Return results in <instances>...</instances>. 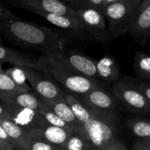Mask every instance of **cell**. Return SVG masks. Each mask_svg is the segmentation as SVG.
Here are the masks:
<instances>
[{"label":"cell","instance_id":"18","mask_svg":"<svg viewBox=\"0 0 150 150\" xmlns=\"http://www.w3.org/2000/svg\"><path fill=\"white\" fill-rule=\"evenodd\" d=\"M42 99L43 103L50 110H52L57 116H59L62 119H64L69 125L75 127L78 131H80L81 124L76 118V117H75L71 106L69 105V103H67L64 97L61 99H57V100H47L43 98Z\"/></svg>","mask_w":150,"mask_h":150},{"label":"cell","instance_id":"26","mask_svg":"<svg viewBox=\"0 0 150 150\" xmlns=\"http://www.w3.org/2000/svg\"><path fill=\"white\" fill-rule=\"evenodd\" d=\"M6 72L7 74H9L10 76L20 85L21 86H24L26 88H32L30 87V85H28L26 83V76H25V73H24V71H23V68L21 66H15L13 68H11V69H7L6 70Z\"/></svg>","mask_w":150,"mask_h":150},{"label":"cell","instance_id":"36","mask_svg":"<svg viewBox=\"0 0 150 150\" xmlns=\"http://www.w3.org/2000/svg\"><path fill=\"white\" fill-rule=\"evenodd\" d=\"M149 4H150V0H144V1L140 4V6H139V9H141V8H143L144 6H146L149 5Z\"/></svg>","mask_w":150,"mask_h":150},{"label":"cell","instance_id":"12","mask_svg":"<svg viewBox=\"0 0 150 150\" xmlns=\"http://www.w3.org/2000/svg\"><path fill=\"white\" fill-rule=\"evenodd\" d=\"M80 99L89 108L103 112L116 113V101L114 97L101 86L80 96Z\"/></svg>","mask_w":150,"mask_h":150},{"label":"cell","instance_id":"10","mask_svg":"<svg viewBox=\"0 0 150 150\" xmlns=\"http://www.w3.org/2000/svg\"><path fill=\"white\" fill-rule=\"evenodd\" d=\"M23 9L36 13L66 14L76 16V11L64 0H14Z\"/></svg>","mask_w":150,"mask_h":150},{"label":"cell","instance_id":"30","mask_svg":"<svg viewBox=\"0 0 150 150\" xmlns=\"http://www.w3.org/2000/svg\"><path fill=\"white\" fill-rule=\"evenodd\" d=\"M139 89L142 91V93L145 95V96L147 98V100L150 102V82L147 81H142L138 84Z\"/></svg>","mask_w":150,"mask_h":150},{"label":"cell","instance_id":"28","mask_svg":"<svg viewBox=\"0 0 150 150\" xmlns=\"http://www.w3.org/2000/svg\"><path fill=\"white\" fill-rule=\"evenodd\" d=\"M132 150H150V142L144 139H137L132 146Z\"/></svg>","mask_w":150,"mask_h":150},{"label":"cell","instance_id":"29","mask_svg":"<svg viewBox=\"0 0 150 150\" xmlns=\"http://www.w3.org/2000/svg\"><path fill=\"white\" fill-rule=\"evenodd\" d=\"M104 150H128L126 146L118 139L110 143Z\"/></svg>","mask_w":150,"mask_h":150},{"label":"cell","instance_id":"9","mask_svg":"<svg viewBox=\"0 0 150 150\" xmlns=\"http://www.w3.org/2000/svg\"><path fill=\"white\" fill-rule=\"evenodd\" d=\"M76 16L81 21L92 40H103L109 38L107 21L99 8L75 9Z\"/></svg>","mask_w":150,"mask_h":150},{"label":"cell","instance_id":"31","mask_svg":"<svg viewBox=\"0 0 150 150\" xmlns=\"http://www.w3.org/2000/svg\"><path fill=\"white\" fill-rule=\"evenodd\" d=\"M13 18H16L13 13L9 11L7 8H6L4 6H2L0 4V19L1 20H7V19H13Z\"/></svg>","mask_w":150,"mask_h":150},{"label":"cell","instance_id":"20","mask_svg":"<svg viewBox=\"0 0 150 150\" xmlns=\"http://www.w3.org/2000/svg\"><path fill=\"white\" fill-rule=\"evenodd\" d=\"M28 90L32 89L18 84L9 74L6 72V71H0V100H3L8 96L15 93Z\"/></svg>","mask_w":150,"mask_h":150},{"label":"cell","instance_id":"37","mask_svg":"<svg viewBox=\"0 0 150 150\" xmlns=\"http://www.w3.org/2000/svg\"><path fill=\"white\" fill-rule=\"evenodd\" d=\"M132 1H133V2H135V3H137V4H139L140 6V4L144 1V0H132Z\"/></svg>","mask_w":150,"mask_h":150},{"label":"cell","instance_id":"25","mask_svg":"<svg viewBox=\"0 0 150 150\" xmlns=\"http://www.w3.org/2000/svg\"><path fill=\"white\" fill-rule=\"evenodd\" d=\"M74 9L99 8L103 7V0H64Z\"/></svg>","mask_w":150,"mask_h":150},{"label":"cell","instance_id":"38","mask_svg":"<svg viewBox=\"0 0 150 150\" xmlns=\"http://www.w3.org/2000/svg\"><path fill=\"white\" fill-rule=\"evenodd\" d=\"M4 71V70H3V68H2V62L0 61V71Z\"/></svg>","mask_w":150,"mask_h":150},{"label":"cell","instance_id":"21","mask_svg":"<svg viewBox=\"0 0 150 150\" xmlns=\"http://www.w3.org/2000/svg\"><path fill=\"white\" fill-rule=\"evenodd\" d=\"M127 126L139 139L150 140V120L132 117L127 120Z\"/></svg>","mask_w":150,"mask_h":150},{"label":"cell","instance_id":"14","mask_svg":"<svg viewBox=\"0 0 150 150\" xmlns=\"http://www.w3.org/2000/svg\"><path fill=\"white\" fill-rule=\"evenodd\" d=\"M0 123L6 130L12 145L16 150H28L33 139L29 130L20 126L12 120L0 119Z\"/></svg>","mask_w":150,"mask_h":150},{"label":"cell","instance_id":"5","mask_svg":"<svg viewBox=\"0 0 150 150\" xmlns=\"http://www.w3.org/2000/svg\"><path fill=\"white\" fill-rule=\"evenodd\" d=\"M112 91L115 98L130 110L143 114L150 113V102L133 81L120 79L114 83Z\"/></svg>","mask_w":150,"mask_h":150},{"label":"cell","instance_id":"15","mask_svg":"<svg viewBox=\"0 0 150 150\" xmlns=\"http://www.w3.org/2000/svg\"><path fill=\"white\" fill-rule=\"evenodd\" d=\"M96 72L99 81L115 83L120 80V67L116 59L108 53L96 60Z\"/></svg>","mask_w":150,"mask_h":150},{"label":"cell","instance_id":"6","mask_svg":"<svg viewBox=\"0 0 150 150\" xmlns=\"http://www.w3.org/2000/svg\"><path fill=\"white\" fill-rule=\"evenodd\" d=\"M22 68L27 81L40 97L47 100H57L64 97V91L43 71L35 67Z\"/></svg>","mask_w":150,"mask_h":150},{"label":"cell","instance_id":"16","mask_svg":"<svg viewBox=\"0 0 150 150\" xmlns=\"http://www.w3.org/2000/svg\"><path fill=\"white\" fill-rule=\"evenodd\" d=\"M129 33L140 41L150 37V4L139 9Z\"/></svg>","mask_w":150,"mask_h":150},{"label":"cell","instance_id":"24","mask_svg":"<svg viewBox=\"0 0 150 150\" xmlns=\"http://www.w3.org/2000/svg\"><path fill=\"white\" fill-rule=\"evenodd\" d=\"M39 112L42 114V116L43 117V118L45 119V121L49 125L58 126V127H62V128H65V129L71 130V131H77V132H79L76 128L73 127L71 125H69L67 122H65L64 119H62L59 116H57L52 110H50L43 103L42 99V106H41V108L39 110Z\"/></svg>","mask_w":150,"mask_h":150},{"label":"cell","instance_id":"34","mask_svg":"<svg viewBox=\"0 0 150 150\" xmlns=\"http://www.w3.org/2000/svg\"><path fill=\"white\" fill-rule=\"evenodd\" d=\"M0 150H16L12 145L0 138Z\"/></svg>","mask_w":150,"mask_h":150},{"label":"cell","instance_id":"2","mask_svg":"<svg viewBox=\"0 0 150 150\" xmlns=\"http://www.w3.org/2000/svg\"><path fill=\"white\" fill-rule=\"evenodd\" d=\"M36 68L43 71L55 82L60 84L65 91L79 96L101 86L99 81L90 79L69 69L64 64L48 55L43 54L37 58Z\"/></svg>","mask_w":150,"mask_h":150},{"label":"cell","instance_id":"40","mask_svg":"<svg viewBox=\"0 0 150 150\" xmlns=\"http://www.w3.org/2000/svg\"><path fill=\"white\" fill-rule=\"evenodd\" d=\"M147 141H149V142H150V140H147Z\"/></svg>","mask_w":150,"mask_h":150},{"label":"cell","instance_id":"23","mask_svg":"<svg viewBox=\"0 0 150 150\" xmlns=\"http://www.w3.org/2000/svg\"><path fill=\"white\" fill-rule=\"evenodd\" d=\"M63 147L65 150H96L93 144L79 132H72Z\"/></svg>","mask_w":150,"mask_h":150},{"label":"cell","instance_id":"32","mask_svg":"<svg viewBox=\"0 0 150 150\" xmlns=\"http://www.w3.org/2000/svg\"><path fill=\"white\" fill-rule=\"evenodd\" d=\"M0 138L2 139H4L5 141H6L7 143H9L10 145H12V140L6 132V130L5 129V127L2 125V124L0 123ZM13 146V145H12Z\"/></svg>","mask_w":150,"mask_h":150},{"label":"cell","instance_id":"17","mask_svg":"<svg viewBox=\"0 0 150 150\" xmlns=\"http://www.w3.org/2000/svg\"><path fill=\"white\" fill-rule=\"evenodd\" d=\"M0 61L2 63L11 64L14 66L35 68L37 63V59H34L33 57L6 46H2L1 43H0Z\"/></svg>","mask_w":150,"mask_h":150},{"label":"cell","instance_id":"13","mask_svg":"<svg viewBox=\"0 0 150 150\" xmlns=\"http://www.w3.org/2000/svg\"><path fill=\"white\" fill-rule=\"evenodd\" d=\"M74 132L77 131H71L49 124H45L36 129L30 131L32 139L44 140L61 146L65 144L69 136Z\"/></svg>","mask_w":150,"mask_h":150},{"label":"cell","instance_id":"7","mask_svg":"<svg viewBox=\"0 0 150 150\" xmlns=\"http://www.w3.org/2000/svg\"><path fill=\"white\" fill-rule=\"evenodd\" d=\"M50 56L69 69L76 71L84 76H87L93 80H97V72H96V60L87 57L85 55L73 52L69 50H64L60 52L49 54Z\"/></svg>","mask_w":150,"mask_h":150},{"label":"cell","instance_id":"27","mask_svg":"<svg viewBox=\"0 0 150 150\" xmlns=\"http://www.w3.org/2000/svg\"><path fill=\"white\" fill-rule=\"evenodd\" d=\"M28 150H65L63 146L44 140L33 139Z\"/></svg>","mask_w":150,"mask_h":150},{"label":"cell","instance_id":"4","mask_svg":"<svg viewBox=\"0 0 150 150\" xmlns=\"http://www.w3.org/2000/svg\"><path fill=\"white\" fill-rule=\"evenodd\" d=\"M139 8V5L132 0L103 6L102 11L107 21L109 38H117L129 33Z\"/></svg>","mask_w":150,"mask_h":150},{"label":"cell","instance_id":"33","mask_svg":"<svg viewBox=\"0 0 150 150\" xmlns=\"http://www.w3.org/2000/svg\"><path fill=\"white\" fill-rule=\"evenodd\" d=\"M0 119H7L11 120V116L9 112L6 110L5 106L3 105L2 103H0Z\"/></svg>","mask_w":150,"mask_h":150},{"label":"cell","instance_id":"1","mask_svg":"<svg viewBox=\"0 0 150 150\" xmlns=\"http://www.w3.org/2000/svg\"><path fill=\"white\" fill-rule=\"evenodd\" d=\"M0 30L19 44L40 50L44 55L67 50L70 39L61 31L17 20H2Z\"/></svg>","mask_w":150,"mask_h":150},{"label":"cell","instance_id":"35","mask_svg":"<svg viewBox=\"0 0 150 150\" xmlns=\"http://www.w3.org/2000/svg\"><path fill=\"white\" fill-rule=\"evenodd\" d=\"M122 1H126V0H103V6H107V5H110V4H114V3H117V2H122Z\"/></svg>","mask_w":150,"mask_h":150},{"label":"cell","instance_id":"8","mask_svg":"<svg viewBox=\"0 0 150 150\" xmlns=\"http://www.w3.org/2000/svg\"><path fill=\"white\" fill-rule=\"evenodd\" d=\"M36 15L43 18L64 34L84 41L92 40L87 28L77 16L66 14H56L47 13H36Z\"/></svg>","mask_w":150,"mask_h":150},{"label":"cell","instance_id":"19","mask_svg":"<svg viewBox=\"0 0 150 150\" xmlns=\"http://www.w3.org/2000/svg\"><path fill=\"white\" fill-rule=\"evenodd\" d=\"M1 101L35 110H39L42 106V98L36 93H33L31 90L15 93L13 95L8 96Z\"/></svg>","mask_w":150,"mask_h":150},{"label":"cell","instance_id":"22","mask_svg":"<svg viewBox=\"0 0 150 150\" xmlns=\"http://www.w3.org/2000/svg\"><path fill=\"white\" fill-rule=\"evenodd\" d=\"M133 69L138 76L147 82H150V56L145 52L139 51L135 54Z\"/></svg>","mask_w":150,"mask_h":150},{"label":"cell","instance_id":"11","mask_svg":"<svg viewBox=\"0 0 150 150\" xmlns=\"http://www.w3.org/2000/svg\"><path fill=\"white\" fill-rule=\"evenodd\" d=\"M1 103L9 112L11 120L25 129L31 131L47 124L39 110L21 107L3 101H1Z\"/></svg>","mask_w":150,"mask_h":150},{"label":"cell","instance_id":"3","mask_svg":"<svg viewBox=\"0 0 150 150\" xmlns=\"http://www.w3.org/2000/svg\"><path fill=\"white\" fill-rule=\"evenodd\" d=\"M79 132L85 136L96 150H104L117 139V114L94 110L93 115L81 124Z\"/></svg>","mask_w":150,"mask_h":150},{"label":"cell","instance_id":"39","mask_svg":"<svg viewBox=\"0 0 150 150\" xmlns=\"http://www.w3.org/2000/svg\"><path fill=\"white\" fill-rule=\"evenodd\" d=\"M0 43H1V38H0Z\"/></svg>","mask_w":150,"mask_h":150}]
</instances>
